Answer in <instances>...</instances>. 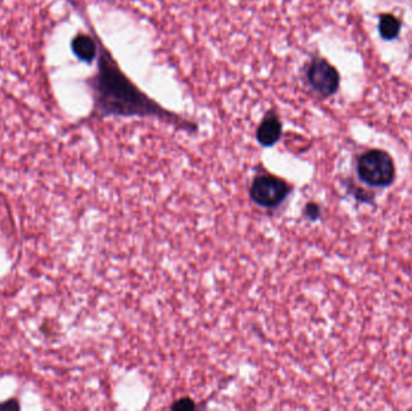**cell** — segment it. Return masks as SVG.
Listing matches in <instances>:
<instances>
[{"mask_svg": "<svg viewBox=\"0 0 412 411\" xmlns=\"http://www.w3.org/2000/svg\"><path fill=\"white\" fill-rule=\"evenodd\" d=\"M71 50L74 55L78 57V60L86 63H90L97 58L98 55V43L97 39L92 38L90 35L80 34L76 35L71 41Z\"/></svg>", "mask_w": 412, "mask_h": 411, "instance_id": "6", "label": "cell"}, {"mask_svg": "<svg viewBox=\"0 0 412 411\" xmlns=\"http://www.w3.org/2000/svg\"><path fill=\"white\" fill-rule=\"evenodd\" d=\"M400 28H401V22L398 18L391 15V13H383L380 18V23H378V32L383 39L390 41V40H394L400 33Z\"/></svg>", "mask_w": 412, "mask_h": 411, "instance_id": "7", "label": "cell"}, {"mask_svg": "<svg viewBox=\"0 0 412 411\" xmlns=\"http://www.w3.org/2000/svg\"><path fill=\"white\" fill-rule=\"evenodd\" d=\"M291 187L286 181L273 175H261L249 187V196L257 206L273 209L287 198Z\"/></svg>", "mask_w": 412, "mask_h": 411, "instance_id": "3", "label": "cell"}, {"mask_svg": "<svg viewBox=\"0 0 412 411\" xmlns=\"http://www.w3.org/2000/svg\"><path fill=\"white\" fill-rule=\"evenodd\" d=\"M305 216L309 220L316 221L321 217V209L316 203H309L305 206Z\"/></svg>", "mask_w": 412, "mask_h": 411, "instance_id": "8", "label": "cell"}, {"mask_svg": "<svg viewBox=\"0 0 412 411\" xmlns=\"http://www.w3.org/2000/svg\"><path fill=\"white\" fill-rule=\"evenodd\" d=\"M97 39V73L88 80L95 110L103 117H156L167 123L177 126L186 130H195L197 126L182 119L181 116L169 112L153 99L145 95L132 80L125 75L116 63L104 43Z\"/></svg>", "mask_w": 412, "mask_h": 411, "instance_id": "1", "label": "cell"}, {"mask_svg": "<svg viewBox=\"0 0 412 411\" xmlns=\"http://www.w3.org/2000/svg\"><path fill=\"white\" fill-rule=\"evenodd\" d=\"M357 175L370 187L386 189L395 180L394 161L386 151H366L358 159Z\"/></svg>", "mask_w": 412, "mask_h": 411, "instance_id": "2", "label": "cell"}, {"mask_svg": "<svg viewBox=\"0 0 412 411\" xmlns=\"http://www.w3.org/2000/svg\"><path fill=\"white\" fill-rule=\"evenodd\" d=\"M282 135V125L276 116H266L257 129V140L266 147L273 146L279 142Z\"/></svg>", "mask_w": 412, "mask_h": 411, "instance_id": "5", "label": "cell"}, {"mask_svg": "<svg viewBox=\"0 0 412 411\" xmlns=\"http://www.w3.org/2000/svg\"><path fill=\"white\" fill-rule=\"evenodd\" d=\"M20 400L16 398H10L5 402L0 403V410H20Z\"/></svg>", "mask_w": 412, "mask_h": 411, "instance_id": "10", "label": "cell"}, {"mask_svg": "<svg viewBox=\"0 0 412 411\" xmlns=\"http://www.w3.org/2000/svg\"><path fill=\"white\" fill-rule=\"evenodd\" d=\"M306 77L311 87L324 98L334 95L339 88L340 75L338 70L323 58L311 60Z\"/></svg>", "mask_w": 412, "mask_h": 411, "instance_id": "4", "label": "cell"}, {"mask_svg": "<svg viewBox=\"0 0 412 411\" xmlns=\"http://www.w3.org/2000/svg\"><path fill=\"white\" fill-rule=\"evenodd\" d=\"M174 410H192L195 407L193 400L189 398H182L172 404Z\"/></svg>", "mask_w": 412, "mask_h": 411, "instance_id": "9", "label": "cell"}]
</instances>
